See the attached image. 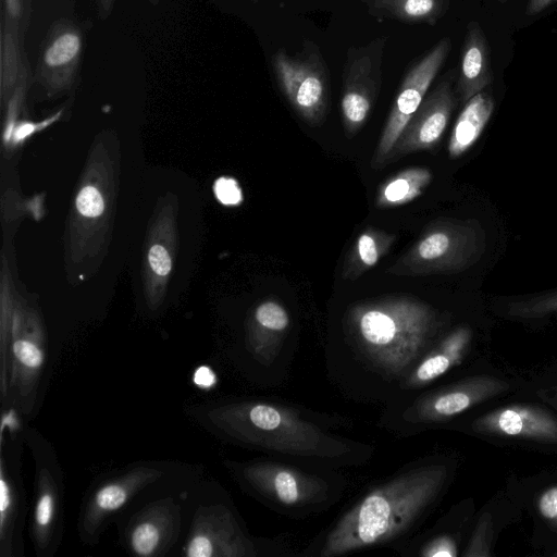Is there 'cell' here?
Returning a JSON list of instances; mask_svg holds the SVG:
<instances>
[{
	"mask_svg": "<svg viewBox=\"0 0 557 557\" xmlns=\"http://www.w3.org/2000/svg\"><path fill=\"white\" fill-rule=\"evenodd\" d=\"M190 413L233 444L304 460L352 463L360 445L337 437L292 407L261 400L201 405Z\"/></svg>",
	"mask_w": 557,
	"mask_h": 557,
	"instance_id": "6da1fadb",
	"label": "cell"
},
{
	"mask_svg": "<svg viewBox=\"0 0 557 557\" xmlns=\"http://www.w3.org/2000/svg\"><path fill=\"white\" fill-rule=\"evenodd\" d=\"M344 330L356 359L371 374L399 385L436 344L442 320L425 301L388 296L350 307Z\"/></svg>",
	"mask_w": 557,
	"mask_h": 557,
	"instance_id": "7a4b0ae2",
	"label": "cell"
},
{
	"mask_svg": "<svg viewBox=\"0 0 557 557\" xmlns=\"http://www.w3.org/2000/svg\"><path fill=\"white\" fill-rule=\"evenodd\" d=\"M448 476L445 465H421L372 490L327 533L320 556L381 545L408 531L437 498Z\"/></svg>",
	"mask_w": 557,
	"mask_h": 557,
	"instance_id": "3957f363",
	"label": "cell"
},
{
	"mask_svg": "<svg viewBox=\"0 0 557 557\" xmlns=\"http://www.w3.org/2000/svg\"><path fill=\"white\" fill-rule=\"evenodd\" d=\"M485 249L486 234L476 220L440 219L422 230L386 273L425 276L461 272L476 263Z\"/></svg>",
	"mask_w": 557,
	"mask_h": 557,
	"instance_id": "277c9868",
	"label": "cell"
},
{
	"mask_svg": "<svg viewBox=\"0 0 557 557\" xmlns=\"http://www.w3.org/2000/svg\"><path fill=\"white\" fill-rule=\"evenodd\" d=\"M227 467L250 494L283 512L317 511L335 496L324 478L287 463L257 459L227 462Z\"/></svg>",
	"mask_w": 557,
	"mask_h": 557,
	"instance_id": "5b68a950",
	"label": "cell"
},
{
	"mask_svg": "<svg viewBox=\"0 0 557 557\" xmlns=\"http://www.w3.org/2000/svg\"><path fill=\"white\" fill-rule=\"evenodd\" d=\"M275 82L297 115L310 126L321 125L330 106V71L326 61L312 40L290 54L285 48L271 57Z\"/></svg>",
	"mask_w": 557,
	"mask_h": 557,
	"instance_id": "8992f818",
	"label": "cell"
},
{
	"mask_svg": "<svg viewBox=\"0 0 557 557\" xmlns=\"http://www.w3.org/2000/svg\"><path fill=\"white\" fill-rule=\"evenodd\" d=\"M35 459V487L30 535L38 557H50L62 532L63 486L58 460L50 444L35 429L25 434Z\"/></svg>",
	"mask_w": 557,
	"mask_h": 557,
	"instance_id": "52a82bcc",
	"label": "cell"
},
{
	"mask_svg": "<svg viewBox=\"0 0 557 557\" xmlns=\"http://www.w3.org/2000/svg\"><path fill=\"white\" fill-rule=\"evenodd\" d=\"M386 41L387 37L381 36L347 50L342 75L341 113L349 138L363 127L377 100Z\"/></svg>",
	"mask_w": 557,
	"mask_h": 557,
	"instance_id": "ba28073f",
	"label": "cell"
},
{
	"mask_svg": "<svg viewBox=\"0 0 557 557\" xmlns=\"http://www.w3.org/2000/svg\"><path fill=\"white\" fill-rule=\"evenodd\" d=\"M451 48L448 37L442 38L409 67L404 76L389 114L377 140L370 166L382 170L403 129L421 106L429 89L445 63Z\"/></svg>",
	"mask_w": 557,
	"mask_h": 557,
	"instance_id": "9c48e42d",
	"label": "cell"
},
{
	"mask_svg": "<svg viewBox=\"0 0 557 557\" xmlns=\"http://www.w3.org/2000/svg\"><path fill=\"white\" fill-rule=\"evenodd\" d=\"M166 469L157 463H140L101 481L86 498L79 518V533L91 543L104 525L141 491L161 481Z\"/></svg>",
	"mask_w": 557,
	"mask_h": 557,
	"instance_id": "30bf717a",
	"label": "cell"
},
{
	"mask_svg": "<svg viewBox=\"0 0 557 557\" xmlns=\"http://www.w3.org/2000/svg\"><path fill=\"white\" fill-rule=\"evenodd\" d=\"M508 388L507 382L493 376L465 379L412 399L400 413L399 428L413 431L449 420Z\"/></svg>",
	"mask_w": 557,
	"mask_h": 557,
	"instance_id": "8fae6325",
	"label": "cell"
},
{
	"mask_svg": "<svg viewBox=\"0 0 557 557\" xmlns=\"http://www.w3.org/2000/svg\"><path fill=\"white\" fill-rule=\"evenodd\" d=\"M183 555L251 557L257 555V550L236 515L223 504H213L200 506L195 511Z\"/></svg>",
	"mask_w": 557,
	"mask_h": 557,
	"instance_id": "7c38bea8",
	"label": "cell"
},
{
	"mask_svg": "<svg viewBox=\"0 0 557 557\" xmlns=\"http://www.w3.org/2000/svg\"><path fill=\"white\" fill-rule=\"evenodd\" d=\"M183 497L168 496L147 504L124 529V543L133 555L160 557L172 548L182 525Z\"/></svg>",
	"mask_w": 557,
	"mask_h": 557,
	"instance_id": "4fadbf2b",
	"label": "cell"
},
{
	"mask_svg": "<svg viewBox=\"0 0 557 557\" xmlns=\"http://www.w3.org/2000/svg\"><path fill=\"white\" fill-rule=\"evenodd\" d=\"M17 437L1 440L0 458V556H23L22 530L26 513Z\"/></svg>",
	"mask_w": 557,
	"mask_h": 557,
	"instance_id": "5bb4252c",
	"label": "cell"
},
{
	"mask_svg": "<svg viewBox=\"0 0 557 557\" xmlns=\"http://www.w3.org/2000/svg\"><path fill=\"white\" fill-rule=\"evenodd\" d=\"M454 107L455 96L448 77L428 92L393 146L386 165L408 154L432 150L440 143Z\"/></svg>",
	"mask_w": 557,
	"mask_h": 557,
	"instance_id": "9a60e30c",
	"label": "cell"
},
{
	"mask_svg": "<svg viewBox=\"0 0 557 557\" xmlns=\"http://www.w3.org/2000/svg\"><path fill=\"white\" fill-rule=\"evenodd\" d=\"M471 426L485 435L557 442V418L533 405L496 408L476 418Z\"/></svg>",
	"mask_w": 557,
	"mask_h": 557,
	"instance_id": "2e32d148",
	"label": "cell"
},
{
	"mask_svg": "<svg viewBox=\"0 0 557 557\" xmlns=\"http://www.w3.org/2000/svg\"><path fill=\"white\" fill-rule=\"evenodd\" d=\"M471 338L472 331L467 326H459L446 334L419 360L398 389L411 392L422 388L460 364L469 350Z\"/></svg>",
	"mask_w": 557,
	"mask_h": 557,
	"instance_id": "e0dca14e",
	"label": "cell"
},
{
	"mask_svg": "<svg viewBox=\"0 0 557 557\" xmlns=\"http://www.w3.org/2000/svg\"><path fill=\"white\" fill-rule=\"evenodd\" d=\"M493 81L488 42L476 22L467 26L460 57V70L457 91L461 102L466 103L483 91Z\"/></svg>",
	"mask_w": 557,
	"mask_h": 557,
	"instance_id": "ac0fdd59",
	"label": "cell"
},
{
	"mask_svg": "<svg viewBox=\"0 0 557 557\" xmlns=\"http://www.w3.org/2000/svg\"><path fill=\"white\" fill-rule=\"evenodd\" d=\"M494 111V100L485 91L469 99L458 115L448 141L450 159L465 154L480 138Z\"/></svg>",
	"mask_w": 557,
	"mask_h": 557,
	"instance_id": "d6986e66",
	"label": "cell"
},
{
	"mask_svg": "<svg viewBox=\"0 0 557 557\" xmlns=\"http://www.w3.org/2000/svg\"><path fill=\"white\" fill-rule=\"evenodd\" d=\"M397 236L369 226L356 238L346 255L341 276L345 281H356L374 268L391 250Z\"/></svg>",
	"mask_w": 557,
	"mask_h": 557,
	"instance_id": "ffe728a7",
	"label": "cell"
},
{
	"mask_svg": "<svg viewBox=\"0 0 557 557\" xmlns=\"http://www.w3.org/2000/svg\"><path fill=\"white\" fill-rule=\"evenodd\" d=\"M433 174L428 168H407L388 178L377 188L375 207L389 209L405 206L419 198L431 184Z\"/></svg>",
	"mask_w": 557,
	"mask_h": 557,
	"instance_id": "44dd1931",
	"label": "cell"
},
{
	"mask_svg": "<svg viewBox=\"0 0 557 557\" xmlns=\"http://www.w3.org/2000/svg\"><path fill=\"white\" fill-rule=\"evenodd\" d=\"M290 317L286 308L274 299L261 301L253 310L249 326V344L255 352H262L287 333Z\"/></svg>",
	"mask_w": 557,
	"mask_h": 557,
	"instance_id": "7402d4cb",
	"label": "cell"
},
{
	"mask_svg": "<svg viewBox=\"0 0 557 557\" xmlns=\"http://www.w3.org/2000/svg\"><path fill=\"white\" fill-rule=\"evenodd\" d=\"M363 3L376 17L434 25L445 12L448 0H363Z\"/></svg>",
	"mask_w": 557,
	"mask_h": 557,
	"instance_id": "603a6c76",
	"label": "cell"
},
{
	"mask_svg": "<svg viewBox=\"0 0 557 557\" xmlns=\"http://www.w3.org/2000/svg\"><path fill=\"white\" fill-rule=\"evenodd\" d=\"M557 313V289L509 304L508 314L516 318L531 319Z\"/></svg>",
	"mask_w": 557,
	"mask_h": 557,
	"instance_id": "cb8c5ba5",
	"label": "cell"
},
{
	"mask_svg": "<svg viewBox=\"0 0 557 557\" xmlns=\"http://www.w3.org/2000/svg\"><path fill=\"white\" fill-rule=\"evenodd\" d=\"M492 518L488 512L481 516L463 556L486 557L491 555Z\"/></svg>",
	"mask_w": 557,
	"mask_h": 557,
	"instance_id": "d4e9b609",
	"label": "cell"
},
{
	"mask_svg": "<svg viewBox=\"0 0 557 557\" xmlns=\"http://www.w3.org/2000/svg\"><path fill=\"white\" fill-rule=\"evenodd\" d=\"M79 40L75 35L60 37L48 50L46 61L49 65H61L69 62L78 51Z\"/></svg>",
	"mask_w": 557,
	"mask_h": 557,
	"instance_id": "484cf974",
	"label": "cell"
},
{
	"mask_svg": "<svg viewBox=\"0 0 557 557\" xmlns=\"http://www.w3.org/2000/svg\"><path fill=\"white\" fill-rule=\"evenodd\" d=\"M76 207L81 214L88 218L100 215L104 209V202L99 190L94 186H85L78 193Z\"/></svg>",
	"mask_w": 557,
	"mask_h": 557,
	"instance_id": "4316f807",
	"label": "cell"
},
{
	"mask_svg": "<svg viewBox=\"0 0 557 557\" xmlns=\"http://www.w3.org/2000/svg\"><path fill=\"white\" fill-rule=\"evenodd\" d=\"M455 540L448 535H437L428 541L420 549L419 555L423 557H455L457 556Z\"/></svg>",
	"mask_w": 557,
	"mask_h": 557,
	"instance_id": "83f0119b",
	"label": "cell"
},
{
	"mask_svg": "<svg viewBox=\"0 0 557 557\" xmlns=\"http://www.w3.org/2000/svg\"><path fill=\"white\" fill-rule=\"evenodd\" d=\"M537 509L546 521L557 525V485L542 492L537 499Z\"/></svg>",
	"mask_w": 557,
	"mask_h": 557,
	"instance_id": "f1b7e54d",
	"label": "cell"
},
{
	"mask_svg": "<svg viewBox=\"0 0 557 557\" xmlns=\"http://www.w3.org/2000/svg\"><path fill=\"white\" fill-rule=\"evenodd\" d=\"M218 199L224 205H236L242 200V191L232 178L222 177L214 184Z\"/></svg>",
	"mask_w": 557,
	"mask_h": 557,
	"instance_id": "f546056e",
	"label": "cell"
},
{
	"mask_svg": "<svg viewBox=\"0 0 557 557\" xmlns=\"http://www.w3.org/2000/svg\"><path fill=\"white\" fill-rule=\"evenodd\" d=\"M148 260L151 269L158 275L165 276L171 271V258L166 249L161 245H154L150 248Z\"/></svg>",
	"mask_w": 557,
	"mask_h": 557,
	"instance_id": "4dcf8cb0",
	"label": "cell"
},
{
	"mask_svg": "<svg viewBox=\"0 0 557 557\" xmlns=\"http://www.w3.org/2000/svg\"><path fill=\"white\" fill-rule=\"evenodd\" d=\"M193 382L200 388H210L215 384L216 376L210 368L200 366L194 373Z\"/></svg>",
	"mask_w": 557,
	"mask_h": 557,
	"instance_id": "1f68e13d",
	"label": "cell"
},
{
	"mask_svg": "<svg viewBox=\"0 0 557 557\" xmlns=\"http://www.w3.org/2000/svg\"><path fill=\"white\" fill-rule=\"evenodd\" d=\"M557 0H529L527 5V14L535 15L544 11L547 7L552 5Z\"/></svg>",
	"mask_w": 557,
	"mask_h": 557,
	"instance_id": "d6a6232c",
	"label": "cell"
},
{
	"mask_svg": "<svg viewBox=\"0 0 557 557\" xmlns=\"http://www.w3.org/2000/svg\"><path fill=\"white\" fill-rule=\"evenodd\" d=\"M33 129L32 125H23L16 133V138H23Z\"/></svg>",
	"mask_w": 557,
	"mask_h": 557,
	"instance_id": "836d02e7",
	"label": "cell"
},
{
	"mask_svg": "<svg viewBox=\"0 0 557 557\" xmlns=\"http://www.w3.org/2000/svg\"><path fill=\"white\" fill-rule=\"evenodd\" d=\"M557 555V554H556Z\"/></svg>",
	"mask_w": 557,
	"mask_h": 557,
	"instance_id": "e575fe53",
	"label": "cell"
}]
</instances>
